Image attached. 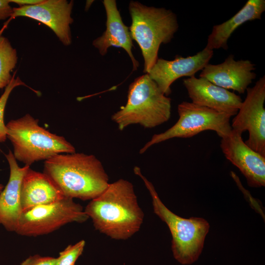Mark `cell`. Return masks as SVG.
<instances>
[{"label": "cell", "instance_id": "7c38bea8", "mask_svg": "<svg viewBox=\"0 0 265 265\" xmlns=\"http://www.w3.org/2000/svg\"><path fill=\"white\" fill-rule=\"evenodd\" d=\"M213 51L206 47L192 56H177L174 60L158 58L148 74L165 96L171 90L170 86L176 80L183 77H191L209 64Z\"/></svg>", "mask_w": 265, "mask_h": 265}, {"label": "cell", "instance_id": "8992f818", "mask_svg": "<svg viewBox=\"0 0 265 265\" xmlns=\"http://www.w3.org/2000/svg\"><path fill=\"white\" fill-rule=\"evenodd\" d=\"M29 114L11 120L6 124V136L16 160L30 166L59 154L76 152L74 146L63 136L53 133L39 125Z\"/></svg>", "mask_w": 265, "mask_h": 265}, {"label": "cell", "instance_id": "9a60e30c", "mask_svg": "<svg viewBox=\"0 0 265 265\" xmlns=\"http://www.w3.org/2000/svg\"><path fill=\"white\" fill-rule=\"evenodd\" d=\"M5 156L10 173L8 181L0 193V225L8 232H16L23 213L20 197L22 180L30 166L20 167L10 150Z\"/></svg>", "mask_w": 265, "mask_h": 265}, {"label": "cell", "instance_id": "ba28073f", "mask_svg": "<svg viewBox=\"0 0 265 265\" xmlns=\"http://www.w3.org/2000/svg\"><path fill=\"white\" fill-rule=\"evenodd\" d=\"M88 219L81 205L65 197L23 212L15 233L22 236L37 237L53 232L66 224L82 223Z\"/></svg>", "mask_w": 265, "mask_h": 265}, {"label": "cell", "instance_id": "5bb4252c", "mask_svg": "<svg viewBox=\"0 0 265 265\" xmlns=\"http://www.w3.org/2000/svg\"><path fill=\"white\" fill-rule=\"evenodd\" d=\"M255 64L249 60H236L233 54L228 55L218 64H208L202 70L200 78L225 89L243 94L256 77Z\"/></svg>", "mask_w": 265, "mask_h": 265}, {"label": "cell", "instance_id": "2e32d148", "mask_svg": "<svg viewBox=\"0 0 265 265\" xmlns=\"http://www.w3.org/2000/svg\"><path fill=\"white\" fill-rule=\"evenodd\" d=\"M103 3L106 14V29L100 37L93 41V45L102 55L106 54L110 47L123 49L132 60V70H136L139 63L132 51L133 44L129 27L124 24L116 1L104 0Z\"/></svg>", "mask_w": 265, "mask_h": 265}, {"label": "cell", "instance_id": "ac0fdd59", "mask_svg": "<svg viewBox=\"0 0 265 265\" xmlns=\"http://www.w3.org/2000/svg\"><path fill=\"white\" fill-rule=\"evenodd\" d=\"M265 11V0H247L242 8L230 19L212 27L205 47L213 51L220 48L227 50L228 39L234 31L247 21L261 19Z\"/></svg>", "mask_w": 265, "mask_h": 265}, {"label": "cell", "instance_id": "7a4b0ae2", "mask_svg": "<svg viewBox=\"0 0 265 265\" xmlns=\"http://www.w3.org/2000/svg\"><path fill=\"white\" fill-rule=\"evenodd\" d=\"M45 173L67 197L91 200L109 185L108 176L94 155L82 153L57 154L45 160Z\"/></svg>", "mask_w": 265, "mask_h": 265}, {"label": "cell", "instance_id": "4fadbf2b", "mask_svg": "<svg viewBox=\"0 0 265 265\" xmlns=\"http://www.w3.org/2000/svg\"><path fill=\"white\" fill-rule=\"evenodd\" d=\"M183 83L193 104L217 112L236 115L242 102L234 92L217 86L208 80L194 76L184 80Z\"/></svg>", "mask_w": 265, "mask_h": 265}, {"label": "cell", "instance_id": "30bf717a", "mask_svg": "<svg viewBox=\"0 0 265 265\" xmlns=\"http://www.w3.org/2000/svg\"><path fill=\"white\" fill-rule=\"evenodd\" d=\"M73 0H43L39 3L13 8V12L0 30L6 27L12 19L26 17L34 19L50 27L64 46L72 43L70 25L73 23L71 12Z\"/></svg>", "mask_w": 265, "mask_h": 265}, {"label": "cell", "instance_id": "7402d4cb", "mask_svg": "<svg viewBox=\"0 0 265 265\" xmlns=\"http://www.w3.org/2000/svg\"><path fill=\"white\" fill-rule=\"evenodd\" d=\"M55 263L56 258L35 254L29 256L19 265H55Z\"/></svg>", "mask_w": 265, "mask_h": 265}, {"label": "cell", "instance_id": "52a82bcc", "mask_svg": "<svg viewBox=\"0 0 265 265\" xmlns=\"http://www.w3.org/2000/svg\"><path fill=\"white\" fill-rule=\"evenodd\" d=\"M178 112L177 122L166 131L153 135L140 150V154L155 144L173 138H189L207 130L215 132L222 138L232 131L229 115L188 102L178 106Z\"/></svg>", "mask_w": 265, "mask_h": 265}, {"label": "cell", "instance_id": "cb8c5ba5", "mask_svg": "<svg viewBox=\"0 0 265 265\" xmlns=\"http://www.w3.org/2000/svg\"><path fill=\"white\" fill-rule=\"evenodd\" d=\"M43 0H9L10 2L15 3L19 6L24 5H31L39 3Z\"/></svg>", "mask_w": 265, "mask_h": 265}, {"label": "cell", "instance_id": "5b68a950", "mask_svg": "<svg viewBox=\"0 0 265 265\" xmlns=\"http://www.w3.org/2000/svg\"><path fill=\"white\" fill-rule=\"evenodd\" d=\"M171 101L145 74L130 84L126 105L114 113L111 119L120 131L133 124L153 128L169 119Z\"/></svg>", "mask_w": 265, "mask_h": 265}, {"label": "cell", "instance_id": "277c9868", "mask_svg": "<svg viewBox=\"0 0 265 265\" xmlns=\"http://www.w3.org/2000/svg\"><path fill=\"white\" fill-rule=\"evenodd\" d=\"M133 171L143 181L151 198L154 212L167 225L172 236L171 250L175 259L183 265L195 262L201 255L210 225L204 218L182 217L167 208L153 184L135 166Z\"/></svg>", "mask_w": 265, "mask_h": 265}, {"label": "cell", "instance_id": "e0dca14e", "mask_svg": "<svg viewBox=\"0 0 265 265\" xmlns=\"http://www.w3.org/2000/svg\"><path fill=\"white\" fill-rule=\"evenodd\" d=\"M65 196L43 172L29 167L21 183L20 197L23 212L37 206L50 204Z\"/></svg>", "mask_w": 265, "mask_h": 265}, {"label": "cell", "instance_id": "d4e9b609", "mask_svg": "<svg viewBox=\"0 0 265 265\" xmlns=\"http://www.w3.org/2000/svg\"><path fill=\"white\" fill-rule=\"evenodd\" d=\"M4 186L2 184H0V193L1 192L4 188Z\"/></svg>", "mask_w": 265, "mask_h": 265}, {"label": "cell", "instance_id": "603a6c76", "mask_svg": "<svg viewBox=\"0 0 265 265\" xmlns=\"http://www.w3.org/2000/svg\"><path fill=\"white\" fill-rule=\"evenodd\" d=\"M9 0H0V20L9 18L13 12Z\"/></svg>", "mask_w": 265, "mask_h": 265}, {"label": "cell", "instance_id": "6da1fadb", "mask_svg": "<svg viewBox=\"0 0 265 265\" xmlns=\"http://www.w3.org/2000/svg\"><path fill=\"white\" fill-rule=\"evenodd\" d=\"M84 211L96 230L115 240L131 238L139 231L144 217L132 184L123 179L109 183Z\"/></svg>", "mask_w": 265, "mask_h": 265}, {"label": "cell", "instance_id": "ffe728a7", "mask_svg": "<svg viewBox=\"0 0 265 265\" xmlns=\"http://www.w3.org/2000/svg\"><path fill=\"white\" fill-rule=\"evenodd\" d=\"M15 73L13 75L12 80L0 97V143L4 142L7 139L6 124L4 121V113L5 106L12 90L16 87L24 85L29 87L23 82L19 77L15 78Z\"/></svg>", "mask_w": 265, "mask_h": 265}, {"label": "cell", "instance_id": "3957f363", "mask_svg": "<svg viewBox=\"0 0 265 265\" xmlns=\"http://www.w3.org/2000/svg\"><path fill=\"white\" fill-rule=\"evenodd\" d=\"M132 40L139 45L144 58V72L148 74L158 58L161 44L170 42L177 31L176 15L169 9L147 6L136 1L129 5Z\"/></svg>", "mask_w": 265, "mask_h": 265}, {"label": "cell", "instance_id": "8fae6325", "mask_svg": "<svg viewBox=\"0 0 265 265\" xmlns=\"http://www.w3.org/2000/svg\"><path fill=\"white\" fill-rule=\"evenodd\" d=\"M242 134L232 129L221 138L220 146L226 158L240 170L252 187L265 186V157L248 147Z\"/></svg>", "mask_w": 265, "mask_h": 265}, {"label": "cell", "instance_id": "9c48e42d", "mask_svg": "<svg viewBox=\"0 0 265 265\" xmlns=\"http://www.w3.org/2000/svg\"><path fill=\"white\" fill-rule=\"evenodd\" d=\"M246 96L233 119L232 129L242 134L247 131L244 142L250 148L265 157V76L246 90Z\"/></svg>", "mask_w": 265, "mask_h": 265}, {"label": "cell", "instance_id": "44dd1931", "mask_svg": "<svg viewBox=\"0 0 265 265\" xmlns=\"http://www.w3.org/2000/svg\"><path fill=\"white\" fill-rule=\"evenodd\" d=\"M85 245V241L83 239L68 245L59 252V256L56 258L55 265H75L82 254Z\"/></svg>", "mask_w": 265, "mask_h": 265}, {"label": "cell", "instance_id": "d6986e66", "mask_svg": "<svg viewBox=\"0 0 265 265\" xmlns=\"http://www.w3.org/2000/svg\"><path fill=\"white\" fill-rule=\"evenodd\" d=\"M18 61L17 52L8 39L0 34V89L5 88L10 83L11 73Z\"/></svg>", "mask_w": 265, "mask_h": 265}]
</instances>
